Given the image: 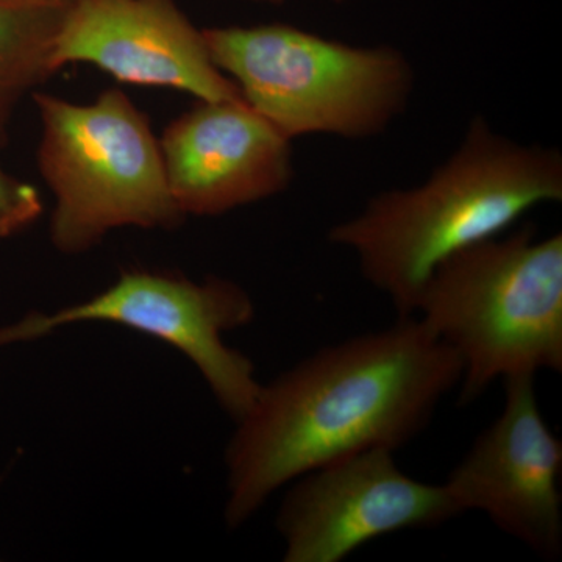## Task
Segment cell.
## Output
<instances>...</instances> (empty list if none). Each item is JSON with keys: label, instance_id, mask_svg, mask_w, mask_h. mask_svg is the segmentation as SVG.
Listing matches in <instances>:
<instances>
[{"label": "cell", "instance_id": "cell-1", "mask_svg": "<svg viewBox=\"0 0 562 562\" xmlns=\"http://www.w3.org/2000/svg\"><path fill=\"white\" fill-rule=\"evenodd\" d=\"M461 362L416 316L328 344L260 387L225 452V522L238 528L303 473L392 452L430 424Z\"/></svg>", "mask_w": 562, "mask_h": 562}, {"label": "cell", "instance_id": "cell-2", "mask_svg": "<svg viewBox=\"0 0 562 562\" xmlns=\"http://www.w3.org/2000/svg\"><path fill=\"white\" fill-rule=\"evenodd\" d=\"M562 202V155L524 144L473 117L457 149L416 187L379 192L333 225L328 241L357 257L362 277L398 317L416 316L428 277L462 249Z\"/></svg>", "mask_w": 562, "mask_h": 562}, {"label": "cell", "instance_id": "cell-3", "mask_svg": "<svg viewBox=\"0 0 562 562\" xmlns=\"http://www.w3.org/2000/svg\"><path fill=\"white\" fill-rule=\"evenodd\" d=\"M416 317L461 362L460 403L492 383L562 372V233L535 225L462 249L432 271Z\"/></svg>", "mask_w": 562, "mask_h": 562}, {"label": "cell", "instance_id": "cell-4", "mask_svg": "<svg viewBox=\"0 0 562 562\" xmlns=\"http://www.w3.org/2000/svg\"><path fill=\"white\" fill-rule=\"evenodd\" d=\"M202 32L217 69L290 139L373 138L412 101V61L387 44L355 46L281 22Z\"/></svg>", "mask_w": 562, "mask_h": 562}, {"label": "cell", "instance_id": "cell-5", "mask_svg": "<svg viewBox=\"0 0 562 562\" xmlns=\"http://www.w3.org/2000/svg\"><path fill=\"white\" fill-rule=\"evenodd\" d=\"M38 169L55 210L50 241L66 255L92 249L116 228H177L184 221L166 179L149 117L121 90L88 105L33 92Z\"/></svg>", "mask_w": 562, "mask_h": 562}, {"label": "cell", "instance_id": "cell-6", "mask_svg": "<svg viewBox=\"0 0 562 562\" xmlns=\"http://www.w3.org/2000/svg\"><path fill=\"white\" fill-rule=\"evenodd\" d=\"M255 317L250 295L235 281H194L179 272L128 269L105 291L54 313L32 312L5 325L11 344L35 341L83 322H110L154 336L198 368L221 408L238 422L260 392L254 362L225 344L227 331Z\"/></svg>", "mask_w": 562, "mask_h": 562}, {"label": "cell", "instance_id": "cell-7", "mask_svg": "<svg viewBox=\"0 0 562 562\" xmlns=\"http://www.w3.org/2000/svg\"><path fill=\"white\" fill-rule=\"evenodd\" d=\"M390 449L347 454L291 482L277 514L286 562H339L383 536L461 516L446 484L413 479Z\"/></svg>", "mask_w": 562, "mask_h": 562}, {"label": "cell", "instance_id": "cell-8", "mask_svg": "<svg viewBox=\"0 0 562 562\" xmlns=\"http://www.w3.org/2000/svg\"><path fill=\"white\" fill-rule=\"evenodd\" d=\"M536 376L505 380V403L447 476L461 514L483 513L546 558L562 552V442L539 408Z\"/></svg>", "mask_w": 562, "mask_h": 562}, {"label": "cell", "instance_id": "cell-9", "mask_svg": "<svg viewBox=\"0 0 562 562\" xmlns=\"http://www.w3.org/2000/svg\"><path fill=\"white\" fill-rule=\"evenodd\" d=\"M50 61L55 72L90 63L124 83L173 88L203 102L244 101L176 0H70Z\"/></svg>", "mask_w": 562, "mask_h": 562}, {"label": "cell", "instance_id": "cell-10", "mask_svg": "<svg viewBox=\"0 0 562 562\" xmlns=\"http://www.w3.org/2000/svg\"><path fill=\"white\" fill-rule=\"evenodd\" d=\"M160 147L184 216H221L279 195L294 180L292 139L246 101L199 102L165 128Z\"/></svg>", "mask_w": 562, "mask_h": 562}, {"label": "cell", "instance_id": "cell-11", "mask_svg": "<svg viewBox=\"0 0 562 562\" xmlns=\"http://www.w3.org/2000/svg\"><path fill=\"white\" fill-rule=\"evenodd\" d=\"M66 10L0 3V149L22 99L55 74L52 50Z\"/></svg>", "mask_w": 562, "mask_h": 562}, {"label": "cell", "instance_id": "cell-12", "mask_svg": "<svg viewBox=\"0 0 562 562\" xmlns=\"http://www.w3.org/2000/svg\"><path fill=\"white\" fill-rule=\"evenodd\" d=\"M38 190L0 168V238L31 227L43 214Z\"/></svg>", "mask_w": 562, "mask_h": 562}, {"label": "cell", "instance_id": "cell-13", "mask_svg": "<svg viewBox=\"0 0 562 562\" xmlns=\"http://www.w3.org/2000/svg\"><path fill=\"white\" fill-rule=\"evenodd\" d=\"M0 3H13V5H69L70 0H0Z\"/></svg>", "mask_w": 562, "mask_h": 562}, {"label": "cell", "instance_id": "cell-14", "mask_svg": "<svg viewBox=\"0 0 562 562\" xmlns=\"http://www.w3.org/2000/svg\"><path fill=\"white\" fill-rule=\"evenodd\" d=\"M255 2H265V3H272V5H281V3L284 2V0H255ZM331 2L344 3V2H349V0H331Z\"/></svg>", "mask_w": 562, "mask_h": 562}]
</instances>
